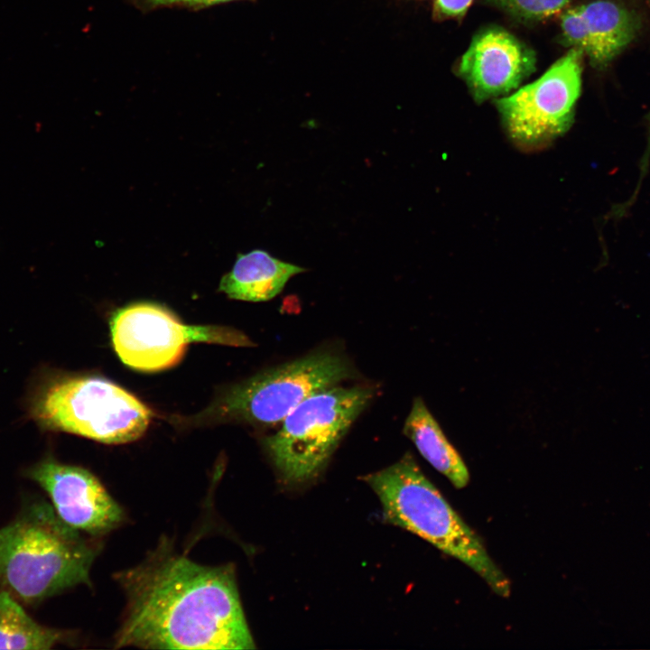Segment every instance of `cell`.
<instances>
[{"label":"cell","instance_id":"6da1fadb","mask_svg":"<svg viewBox=\"0 0 650 650\" xmlns=\"http://www.w3.org/2000/svg\"><path fill=\"white\" fill-rule=\"evenodd\" d=\"M116 580L127 601L116 647L255 648L230 564L194 562L163 542Z\"/></svg>","mask_w":650,"mask_h":650},{"label":"cell","instance_id":"7a4b0ae2","mask_svg":"<svg viewBox=\"0 0 650 650\" xmlns=\"http://www.w3.org/2000/svg\"><path fill=\"white\" fill-rule=\"evenodd\" d=\"M97 550L52 506L34 501L0 527V591L34 604L88 585Z\"/></svg>","mask_w":650,"mask_h":650},{"label":"cell","instance_id":"3957f363","mask_svg":"<svg viewBox=\"0 0 650 650\" xmlns=\"http://www.w3.org/2000/svg\"><path fill=\"white\" fill-rule=\"evenodd\" d=\"M363 479L378 497L385 520L418 535L474 571L500 597L510 581L478 535L452 508L407 452L397 462Z\"/></svg>","mask_w":650,"mask_h":650},{"label":"cell","instance_id":"277c9868","mask_svg":"<svg viewBox=\"0 0 650 650\" xmlns=\"http://www.w3.org/2000/svg\"><path fill=\"white\" fill-rule=\"evenodd\" d=\"M353 376L346 357L330 350L317 351L229 386L192 420L272 426L309 396Z\"/></svg>","mask_w":650,"mask_h":650},{"label":"cell","instance_id":"5b68a950","mask_svg":"<svg viewBox=\"0 0 650 650\" xmlns=\"http://www.w3.org/2000/svg\"><path fill=\"white\" fill-rule=\"evenodd\" d=\"M374 394L370 386L336 385L309 396L287 414L263 440L283 479L299 483L316 476Z\"/></svg>","mask_w":650,"mask_h":650},{"label":"cell","instance_id":"8992f818","mask_svg":"<svg viewBox=\"0 0 650 650\" xmlns=\"http://www.w3.org/2000/svg\"><path fill=\"white\" fill-rule=\"evenodd\" d=\"M32 412L45 428L107 444L139 439L152 418L151 410L134 395L95 376L51 383L37 396Z\"/></svg>","mask_w":650,"mask_h":650},{"label":"cell","instance_id":"52a82bcc","mask_svg":"<svg viewBox=\"0 0 650 650\" xmlns=\"http://www.w3.org/2000/svg\"><path fill=\"white\" fill-rule=\"evenodd\" d=\"M113 347L127 367L155 372L176 366L190 342L252 347L243 332L224 326H191L182 323L166 308L139 302L118 310L110 321Z\"/></svg>","mask_w":650,"mask_h":650},{"label":"cell","instance_id":"ba28073f","mask_svg":"<svg viewBox=\"0 0 650 650\" xmlns=\"http://www.w3.org/2000/svg\"><path fill=\"white\" fill-rule=\"evenodd\" d=\"M583 56L570 49L536 80L497 100L502 121L516 144L541 147L569 129L581 91Z\"/></svg>","mask_w":650,"mask_h":650},{"label":"cell","instance_id":"9c48e42d","mask_svg":"<svg viewBox=\"0 0 650 650\" xmlns=\"http://www.w3.org/2000/svg\"><path fill=\"white\" fill-rule=\"evenodd\" d=\"M28 476L49 495L57 515L78 531L101 535L124 520L121 506L83 468L48 460L31 468Z\"/></svg>","mask_w":650,"mask_h":650},{"label":"cell","instance_id":"30bf717a","mask_svg":"<svg viewBox=\"0 0 650 650\" xmlns=\"http://www.w3.org/2000/svg\"><path fill=\"white\" fill-rule=\"evenodd\" d=\"M532 50L500 28L478 32L462 55L459 72L476 101L506 95L534 70Z\"/></svg>","mask_w":650,"mask_h":650},{"label":"cell","instance_id":"8fae6325","mask_svg":"<svg viewBox=\"0 0 650 650\" xmlns=\"http://www.w3.org/2000/svg\"><path fill=\"white\" fill-rule=\"evenodd\" d=\"M305 271L257 249L237 255L232 270L223 275L218 288L231 299L266 302L278 295L292 276Z\"/></svg>","mask_w":650,"mask_h":650},{"label":"cell","instance_id":"7c38bea8","mask_svg":"<svg viewBox=\"0 0 650 650\" xmlns=\"http://www.w3.org/2000/svg\"><path fill=\"white\" fill-rule=\"evenodd\" d=\"M579 6L590 38L587 57L593 67L605 69L636 39L640 21L632 10L613 0H595Z\"/></svg>","mask_w":650,"mask_h":650},{"label":"cell","instance_id":"4fadbf2b","mask_svg":"<svg viewBox=\"0 0 650 650\" xmlns=\"http://www.w3.org/2000/svg\"><path fill=\"white\" fill-rule=\"evenodd\" d=\"M403 432L421 455L455 488H463L468 485L469 472L464 460L421 397L413 399Z\"/></svg>","mask_w":650,"mask_h":650},{"label":"cell","instance_id":"5bb4252c","mask_svg":"<svg viewBox=\"0 0 650 650\" xmlns=\"http://www.w3.org/2000/svg\"><path fill=\"white\" fill-rule=\"evenodd\" d=\"M66 637L64 632L35 621L18 599L0 591V649L48 650Z\"/></svg>","mask_w":650,"mask_h":650},{"label":"cell","instance_id":"9a60e30c","mask_svg":"<svg viewBox=\"0 0 650 650\" xmlns=\"http://www.w3.org/2000/svg\"><path fill=\"white\" fill-rule=\"evenodd\" d=\"M505 12L525 20L539 21L562 13L571 0H488Z\"/></svg>","mask_w":650,"mask_h":650},{"label":"cell","instance_id":"2e32d148","mask_svg":"<svg viewBox=\"0 0 650 650\" xmlns=\"http://www.w3.org/2000/svg\"><path fill=\"white\" fill-rule=\"evenodd\" d=\"M561 29L564 42L582 52L586 57L590 51V38L586 22L580 6L566 9L561 16Z\"/></svg>","mask_w":650,"mask_h":650},{"label":"cell","instance_id":"e0dca14e","mask_svg":"<svg viewBox=\"0 0 650 650\" xmlns=\"http://www.w3.org/2000/svg\"><path fill=\"white\" fill-rule=\"evenodd\" d=\"M472 0H436V10L441 16L457 17L463 15Z\"/></svg>","mask_w":650,"mask_h":650},{"label":"cell","instance_id":"ac0fdd59","mask_svg":"<svg viewBox=\"0 0 650 650\" xmlns=\"http://www.w3.org/2000/svg\"><path fill=\"white\" fill-rule=\"evenodd\" d=\"M232 0H149L147 4L153 6L172 5V4H182L192 6H206L219 3H225Z\"/></svg>","mask_w":650,"mask_h":650},{"label":"cell","instance_id":"d6986e66","mask_svg":"<svg viewBox=\"0 0 650 650\" xmlns=\"http://www.w3.org/2000/svg\"><path fill=\"white\" fill-rule=\"evenodd\" d=\"M648 141H647V146L645 153V155L642 159L641 163V178L644 177L645 173L646 172V169L648 167V159L650 157V115L648 116Z\"/></svg>","mask_w":650,"mask_h":650},{"label":"cell","instance_id":"ffe728a7","mask_svg":"<svg viewBox=\"0 0 650 650\" xmlns=\"http://www.w3.org/2000/svg\"><path fill=\"white\" fill-rule=\"evenodd\" d=\"M148 1H149V0H145L146 3H147Z\"/></svg>","mask_w":650,"mask_h":650}]
</instances>
